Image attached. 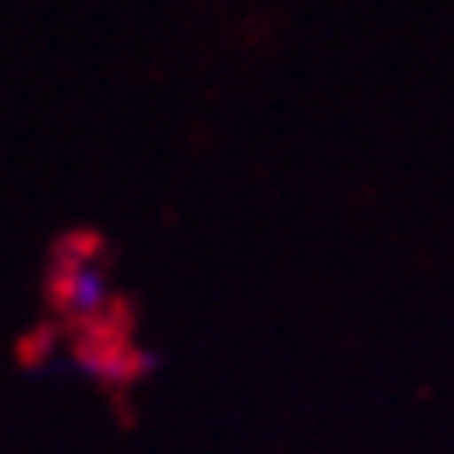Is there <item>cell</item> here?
<instances>
[{"label":"cell","mask_w":454,"mask_h":454,"mask_svg":"<svg viewBox=\"0 0 454 454\" xmlns=\"http://www.w3.org/2000/svg\"><path fill=\"white\" fill-rule=\"evenodd\" d=\"M47 297L56 306L60 325H70V334L84 329L116 325V287L102 260V241L98 232H66L51 246V264H47Z\"/></svg>","instance_id":"6da1fadb"},{"label":"cell","mask_w":454,"mask_h":454,"mask_svg":"<svg viewBox=\"0 0 454 454\" xmlns=\"http://www.w3.org/2000/svg\"><path fill=\"white\" fill-rule=\"evenodd\" d=\"M66 362H70L74 376H84L98 389H130V385L149 380L158 371L153 348H144L126 329V320L102 325V329H84V334H70Z\"/></svg>","instance_id":"7a4b0ae2"},{"label":"cell","mask_w":454,"mask_h":454,"mask_svg":"<svg viewBox=\"0 0 454 454\" xmlns=\"http://www.w3.org/2000/svg\"><path fill=\"white\" fill-rule=\"evenodd\" d=\"M56 348H60V334L51 325H43V329H33V334L19 339V362H24V366H43Z\"/></svg>","instance_id":"3957f363"}]
</instances>
